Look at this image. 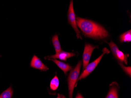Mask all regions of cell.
Returning a JSON list of instances; mask_svg holds the SVG:
<instances>
[{
  "instance_id": "6da1fadb",
  "label": "cell",
  "mask_w": 131,
  "mask_h": 98,
  "mask_svg": "<svg viewBox=\"0 0 131 98\" xmlns=\"http://www.w3.org/2000/svg\"><path fill=\"white\" fill-rule=\"evenodd\" d=\"M77 25L83 34L88 37L95 39H102L108 36V33L104 27L89 20L77 17Z\"/></svg>"
},
{
  "instance_id": "7a4b0ae2",
  "label": "cell",
  "mask_w": 131,
  "mask_h": 98,
  "mask_svg": "<svg viewBox=\"0 0 131 98\" xmlns=\"http://www.w3.org/2000/svg\"><path fill=\"white\" fill-rule=\"evenodd\" d=\"M81 64V61H79L75 68L71 70L68 78L69 98H72L73 90L78 79Z\"/></svg>"
},
{
  "instance_id": "3957f363",
  "label": "cell",
  "mask_w": 131,
  "mask_h": 98,
  "mask_svg": "<svg viewBox=\"0 0 131 98\" xmlns=\"http://www.w3.org/2000/svg\"><path fill=\"white\" fill-rule=\"evenodd\" d=\"M103 51V53L97 59H96L95 60H94L90 64L88 65L84 70L82 73V74H81L79 77H78L77 82H78L79 80L84 79V78H86L94 70V69L96 68V67L100 62V61H101V59H102L105 53H108L110 52L109 51L108 49H107L106 48H104V49Z\"/></svg>"
},
{
  "instance_id": "277c9868",
  "label": "cell",
  "mask_w": 131,
  "mask_h": 98,
  "mask_svg": "<svg viewBox=\"0 0 131 98\" xmlns=\"http://www.w3.org/2000/svg\"><path fill=\"white\" fill-rule=\"evenodd\" d=\"M68 23L75 30V32L76 34L77 37L78 39L80 38L81 39L80 31L77 28V25L76 22L75 16L74 9H73V2L72 1H71L70 3L68 12Z\"/></svg>"
},
{
  "instance_id": "5b68a950",
  "label": "cell",
  "mask_w": 131,
  "mask_h": 98,
  "mask_svg": "<svg viewBox=\"0 0 131 98\" xmlns=\"http://www.w3.org/2000/svg\"><path fill=\"white\" fill-rule=\"evenodd\" d=\"M108 44L111 51L115 58L121 62H124L127 64V59L129 57V55L124 54L119 50L117 46L112 41H111Z\"/></svg>"
},
{
  "instance_id": "8992f818",
  "label": "cell",
  "mask_w": 131,
  "mask_h": 98,
  "mask_svg": "<svg viewBox=\"0 0 131 98\" xmlns=\"http://www.w3.org/2000/svg\"><path fill=\"white\" fill-rule=\"evenodd\" d=\"M96 47L90 44H86L83 53V69L84 70L89 63L92 53Z\"/></svg>"
},
{
  "instance_id": "52a82bcc",
  "label": "cell",
  "mask_w": 131,
  "mask_h": 98,
  "mask_svg": "<svg viewBox=\"0 0 131 98\" xmlns=\"http://www.w3.org/2000/svg\"><path fill=\"white\" fill-rule=\"evenodd\" d=\"M30 66L31 68L40 70L41 71H46L49 70L48 67L42 63L39 58L35 55L32 57Z\"/></svg>"
},
{
  "instance_id": "ba28073f",
  "label": "cell",
  "mask_w": 131,
  "mask_h": 98,
  "mask_svg": "<svg viewBox=\"0 0 131 98\" xmlns=\"http://www.w3.org/2000/svg\"><path fill=\"white\" fill-rule=\"evenodd\" d=\"M75 55L73 53L66 52V51H62L61 52L53 56H48L45 57V59H58L64 61H66L67 59L74 56Z\"/></svg>"
},
{
  "instance_id": "9c48e42d",
  "label": "cell",
  "mask_w": 131,
  "mask_h": 98,
  "mask_svg": "<svg viewBox=\"0 0 131 98\" xmlns=\"http://www.w3.org/2000/svg\"><path fill=\"white\" fill-rule=\"evenodd\" d=\"M49 60H51V61L55 62L56 64L59 67V68H60L64 72V73L65 75H67L68 72L69 71L72 70V67L68 64L64 63L61 61H59L56 59H50Z\"/></svg>"
},
{
  "instance_id": "30bf717a",
  "label": "cell",
  "mask_w": 131,
  "mask_h": 98,
  "mask_svg": "<svg viewBox=\"0 0 131 98\" xmlns=\"http://www.w3.org/2000/svg\"><path fill=\"white\" fill-rule=\"evenodd\" d=\"M118 89L114 84L112 83L111 85L110 90L106 98H118Z\"/></svg>"
},
{
  "instance_id": "8fae6325",
  "label": "cell",
  "mask_w": 131,
  "mask_h": 98,
  "mask_svg": "<svg viewBox=\"0 0 131 98\" xmlns=\"http://www.w3.org/2000/svg\"><path fill=\"white\" fill-rule=\"evenodd\" d=\"M52 42L56 50V53H58L62 51L61 45L57 35H56L54 36H53L52 39Z\"/></svg>"
},
{
  "instance_id": "7c38bea8",
  "label": "cell",
  "mask_w": 131,
  "mask_h": 98,
  "mask_svg": "<svg viewBox=\"0 0 131 98\" xmlns=\"http://www.w3.org/2000/svg\"><path fill=\"white\" fill-rule=\"evenodd\" d=\"M120 40L121 42H130L131 41V31H126L120 35Z\"/></svg>"
},
{
  "instance_id": "4fadbf2b",
  "label": "cell",
  "mask_w": 131,
  "mask_h": 98,
  "mask_svg": "<svg viewBox=\"0 0 131 98\" xmlns=\"http://www.w3.org/2000/svg\"><path fill=\"white\" fill-rule=\"evenodd\" d=\"M13 95V89L12 86H10L0 95V98H12Z\"/></svg>"
},
{
  "instance_id": "5bb4252c",
  "label": "cell",
  "mask_w": 131,
  "mask_h": 98,
  "mask_svg": "<svg viewBox=\"0 0 131 98\" xmlns=\"http://www.w3.org/2000/svg\"><path fill=\"white\" fill-rule=\"evenodd\" d=\"M59 82L57 75H56L51 80L50 84V88L52 90L56 91L59 87Z\"/></svg>"
},
{
  "instance_id": "9a60e30c",
  "label": "cell",
  "mask_w": 131,
  "mask_h": 98,
  "mask_svg": "<svg viewBox=\"0 0 131 98\" xmlns=\"http://www.w3.org/2000/svg\"><path fill=\"white\" fill-rule=\"evenodd\" d=\"M119 64L126 74L131 77V67H125L121 63H119Z\"/></svg>"
},
{
  "instance_id": "2e32d148",
  "label": "cell",
  "mask_w": 131,
  "mask_h": 98,
  "mask_svg": "<svg viewBox=\"0 0 131 98\" xmlns=\"http://www.w3.org/2000/svg\"><path fill=\"white\" fill-rule=\"evenodd\" d=\"M57 97V98H66L64 95H61L60 94H58Z\"/></svg>"
},
{
  "instance_id": "e0dca14e",
  "label": "cell",
  "mask_w": 131,
  "mask_h": 98,
  "mask_svg": "<svg viewBox=\"0 0 131 98\" xmlns=\"http://www.w3.org/2000/svg\"><path fill=\"white\" fill-rule=\"evenodd\" d=\"M75 98H84L83 96L81 95V94L80 93H78L77 95L76 96Z\"/></svg>"
}]
</instances>
